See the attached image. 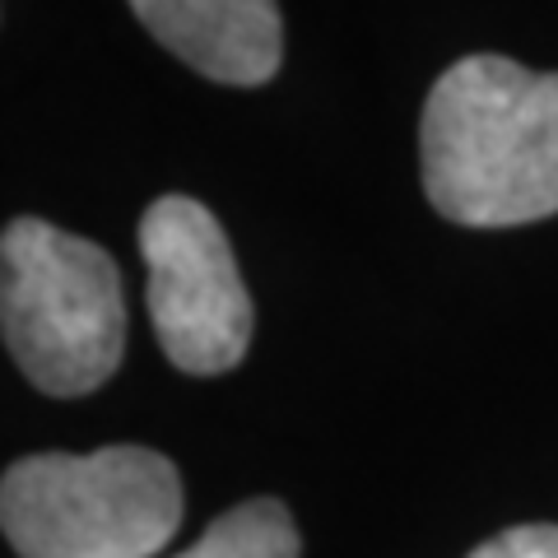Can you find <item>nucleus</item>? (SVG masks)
Masks as SVG:
<instances>
[{
	"label": "nucleus",
	"mask_w": 558,
	"mask_h": 558,
	"mask_svg": "<svg viewBox=\"0 0 558 558\" xmlns=\"http://www.w3.org/2000/svg\"><path fill=\"white\" fill-rule=\"evenodd\" d=\"M424 196L465 229H517L558 215V70L508 57L451 61L418 121Z\"/></svg>",
	"instance_id": "f257e3e1"
},
{
	"label": "nucleus",
	"mask_w": 558,
	"mask_h": 558,
	"mask_svg": "<svg viewBox=\"0 0 558 558\" xmlns=\"http://www.w3.org/2000/svg\"><path fill=\"white\" fill-rule=\"evenodd\" d=\"M0 330L38 391L61 400L98 391L126 349L117 260L47 219H10L0 238Z\"/></svg>",
	"instance_id": "f03ea898"
},
{
	"label": "nucleus",
	"mask_w": 558,
	"mask_h": 558,
	"mask_svg": "<svg viewBox=\"0 0 558 558\" xmlns=\"http://www.w3.org/2000/svg\"><path fill=\"white\" fill-rule=\"evenodd\" d=\"M0 526L20 558H154L182 526V480L131 442L38 451L0 480Z\"/></svg>",
	"instance_id": "7ed1b4c3"
},
{
	"label": "nucleus",
	"mask_w": 558,
	"mask_h": 558,
	"mask_svg": "<svg viewBox=\"0 0 558 558\" xmlns=\"http://www.w3.org/2000/svg\"><path fill=\"white\" fill-rule=\"evenodd\" d=\"M145 303L168 363L215 377L247 359L252 299L238 275L229 233L191 196H159L140 215Z\"/></svg>",
	"instance_id": "20e7f679"
},
{
	"label": "nucleus",
	"mask_w": 558,
	"mask_h": 558,
	"mask_svg": "<svg viewBox=\"0 0 558 558\" xmlns=\"http://www.w3.org/2000/svg\"><path fill=\"white\" fill-rule=\"evenodd\" d=\"M172 57L215 84L256 89L284 57L279 0H131Z\"/></svg>",
	"instance_id": "39448f33"
},
{
	"label": "nucleus",
	"mask_w": 558,
	"mask_h": 558,
	"mask_svg": "<svg viewBox=\"0 0 558 558\" xmlns=\"http://www.w3.org/2000/svg\"><path fill=\"white\" fill-rule=\"evenodd\" d=\"M303 539L289 508L279 498H252L242 508H229L196 545L178 558H299Z\"/></svg>",
	"instance_id": "423d86ee"
},
{
	"label": "nucleus",
	"mask_w": 558,
	"mask_h": 558,
	"mask_svg": "<svg viewBox=\"0 0 558 558\" xmlns=\"http://www.w3.org/2000/svg\"><path fill=\"white\" fill-rule=\"evenodd\" d=\"M465 558H558V526H512L494 539H484L475 554Z\"/></svg>",
	"instance_id": "0eeeda50"
}]
</instances>
